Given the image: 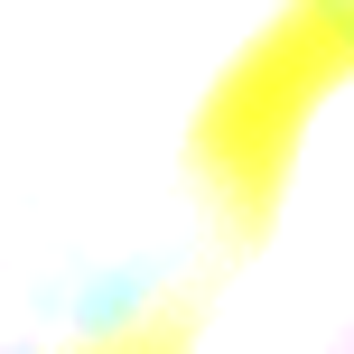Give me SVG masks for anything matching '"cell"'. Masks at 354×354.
Instances as JSON below:
<instances>
[{"mask_svg": "<svg viewBox=\"0 0 354 354\" xmlns=\"http://www.w3.org/2000/svg\"><path fill=\"white\" fill-rule=\"evenodd\" d=\"M214 233L205 131L0 103V354H140L205 280Z\"/></svg>", "mask_w": 354, "mask_h": 354, "instance_id": "7a4b0ae2", "label": "cell"}, {"mask_svg": "<svg viewBox=\"0 0 354 354\" xmlns=\"http://www.w3.org/2000/svg\"><path fill=\"white\" fill-rule=\"evenodd\" d=\"M205 140L224 233L140 354H354V0H308Z\"/></svg>", "mask_w": 354, "mask_h": 354, "instance_id": "6da1fadb", "label": "cell"}, {"mask_svg": "<svg viewBox=\"0 0 354 354\" xmlns=\"http://www.w3.org/2000/svg\"><path fill=\"white\" fill-rule=\"evenodd\" d=\"M308 0H0V103L122 131H205Z\"/></svg>", "mask_w": 354, "mask_h": 354, "instance_id": "3957f363", "label": "cell"}]
</instances>
